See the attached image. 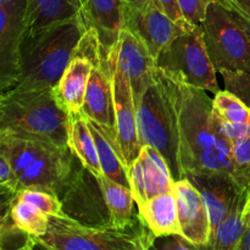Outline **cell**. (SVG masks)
<instances>
[{
	"label": "cell",
	"instance_id": "1",
	"mask_svg": "<svg viewBox=\"0 0 250 250\" xmlns=\"http://www.w3.org/2000/svg\"><path fill=\"white\" fill-rule=\"evenodd\" d=\"M165 75L170 84L183 177L200 173H232L231 144L224 141L215 128L212 99L205 90Z\"/></svg>",
	"mask_w": 250,
	"mask_h": 250
},
{
	"label": "cell",
	"instance_id": "2",
	"mask_svg": "<svg viewBox=\"0 0 250 250\" xmlns=\"http://www.w3.org/2000/svg\"><path fill=\"white\" fill-rule=\"evenodd\" d=\"M0 155L11 164L21 189H44L59 198L75 170L76 156L68 146L7 131H0Z\"/></svg>",
	"mask_w": 250,
	"mask_h": 250
},
{
	"label": "cell",
	"instance_id": "3",
	"mask_svg": "<svg viewBox=\"0 0 250 250\" xmlns=\"http://www.w3.org/2000/svg\"><path fill=\"white\" fill-rule=\"evenodd\" d=\"M82 16L55 23L26 36L21 49L20 72L14 88H54L65 72L83 34Z\"/></svg>",
	"mask_w": 250,
	"mask_h": 250
},
{
	"label": "cell",
	"instance_id": "4",
	"mask_svg": "<svg viewBox=\"0 0 250 250\" xmlns=\"http://www.w3.org/2000/svg\"><path fill=\"white\" fill-rule=\"evenodd\" d=\"M70 114L58 102L54 88H10L0 99V131L36 137L68 146Z\"/></svg>",
	"mask_w": 250,
	"mask_h": 250
},
{
	"label": "cell",
	"instance_id": "5",
	"mask_svg": "<svg viewBox=\"0 0 250 250\" xmlns=\"http://www.w3.org/2000/svg\"><path fill=\"white\" fill-rule=\"evenodd\" d=\"M156 237L138 214L126 226L90 227L67 216H50L42 242L55 250H149Z\"/></svg>",
	"mask_w": 250,
	"mask_h": 250
},
{
	"label": "cell",
	"instance_id": "6",
	"mask_svg": "<svg viewBox=\"0 0 250 250\" xmlns=\"http://www.w3.org/2000/svg\"><path fill=\"white\" fill-rule=\"evenodd\" d=\"M141 146H150L165 158L173 180L183 178L178 160L175 112L168 78L158 67L153 83L134 100Z\"/></svg>",
	"mask_w": 250,
	"mask_h": 250
},
{
	"label": "cell",
	"instance_id": "7",
	"mask_svg": "<svg viewBox=\"0 0 250 250\" xmlns=\"http://www.w3.org/2000/svg\"><path fill=\"white\" fill-rule=\"evenodd\" d=\"M200 26L205 48L217 72L250 73V36L233 12L214 0Z\"/></svg>",
	"mask_w": 250,
	"mask_h": 250
},
{
	"label": "cell",
	"instance_id": "8",
	"mask_svg": "<svg viewBox=\"0 0 250 250\" xmlns=\"http://www.w3.org/2000/svg\"><path fill=\"white\" fill-rule=\"evenodd\" d=\"M156 66L171 77L197 89L217 93L216 70L209 58L202 26L180 34L156 59Z\"/></svg>",
	"mask_w": 250,
	"mask_h": 250
},
{
	"label": "cell",
	"instance_id": "9",
	"mask_svg": "<svg viewBox=\"0 0 250 250\" xmlns=\"http://www.w3.org/2000/svg\"><path fill=\"white\" fill-rule=\"evenodd\" d=\"M78 164L70 183L61 195L63 215L90 227L112 226L111 216L97 176Z\"/></svg>",
	"mask_w": 250,
	"mask_h": 250
},
{
	"label": "cell",
	"instance_id": "10",
	"mask_svg": "<svg viewBox=\"0 0 250 250\" xmlns=\"http://www.w3.org/2000/svg\"><path fill=\"white\" fill-rule=\"evenodd\" d=\"M102 53V45L93 29H87L78 43L72 59L68 62L65 72L54 93L61 106L68 114L82 112L85 90L92 75L95 60Z\"/></svg>",
	"mask_w": 250,
	"mask_h": 250
},
{
	"label": "cell",
	"instance_id": "11",
	"mask_svg": "<svg viewBox=\"0 0 250 250\" xmlns=\"http://www.w3.org/2000/svg\"><path fill=\"white\" fill-rule=\"evenodd\" d=\"M190 27L186 28L171 20L155 0H146L139 5H124V28L134 34L155 60L182 32Z\"/></svg>",
	"mask_w": 250,
	"mask_h": 250
},
{
	"label": "cell",
	"instance_id": "12",
	"mask_svg": "<svg viewBox=\"0 0 250 250\" xmlns=\"http://www.w3.org/2000/svg\"><path fill=\"white\" fill-rule=\"evenodd\" d=\"M28 0L0 4V88H14L20 72L21 49L27 33Z\"/></svg>",
	"mask_w": 250,
	"mask_h": 250
},
{
	"label": "cell",
	"instance_id": "13",
	"mask_svg": "<svg viewBox=\"0 0 250 250\" xmlns=\"http://www.w3.org/2000/svg\"><path fill=\"white\" fill-rule=\"evenodd\" d=\"M114 67L112 50H102L93 66L82 111L93 122L115 133Z\"/></svg>",
	"mask_w": 250,
	"mask_h": 250
},
{
	"label": "cell",
	"instance_id": "14",
	"mask_svg": "<svg viewBox=\"0 0 250 250\" xmlns=\"http://www.w3.org/2000/svg\"><path fill=\"white\" fill-rule=\"evenodd\" d=\"M114 100L117 146L127 168H129L138 158L142 146L139 142L136 103L131 82L126 73L116 65V60L114 67Z\"/></svg>",
	"mask_w": 250,
	"mask_h": 250
},
{
	"label": "cell",
	"instance_id": "15",
	"mask_svg": "<svg viewBox=\"0 0 250 250\" xmlns=\"http://www.w3.org/2000/svg\"><path fill=\"white\" fill-rule=\"evenodd\" d=\"M128 177L137 205L175 189L176 181L165 158L150 146H142L138 158L128 168Z\"/></svg>",
	"mask_w": 250,
	"mask_h": 250
},
{
	"label": "cell",
	"instance_id": "16",
	"mask_svg": "<svg viewBox=\"0 0 250 250\" xmlns=\"http://www.w3.org/2000/svg\"><path fill=\"white\" fill-rule=\"evenodd\" d=\"M116 65L129 78L134 100L153 83L158 66L146 46L127 29L122 28L119 41L112 49Z\"/></svg>",
	"mask_w": 250,
	"mask_h": 250
},
{
	"label": "cell",
	"instance_id": "17",
	"mask_svg": "<svg viewBox=\"0 0 250 250\" xmlns=\"http://www.w3.org/2000/svg\"><path fill=\"white\" fill-rule=\"evenodd\" d=\"M175 194L182 236L195 247L208 244L211 236V224L199 190L187 177H183L175 182Z\"/></svg>",
	"mask_w": 250,
	"mask_h": 250
},
{
	"label": "cell",
	"instance_id": "18",
	"mask_svg": "<svg viewBox=\"0 0 250 250\" xmlns=\"http://www.w3.org/2000/svg\"><path fill=\"white\" fill-rule=\"evenodd\" d=\"M197 187L208 208L211 232L227 216L243 190L229 172L200 173L187 176Z\"/></svg>",
	"mask_w": 250,
	"mask_h": 250
},
{
	"label": "cell",
	"instance_id": "19",
	"mask_svg": "<svg viewBox=\"0 0 250 250\" xmlns=\"http://www.w3.org/2000/svg\"><path fill=\"white\" fill-rule=\"evenodd\" d=\"M81 16L87 29L97 34L102 50L109 53L124 28V0H81Z\"/></svg>",
	"mask_w": 250,
	"mask_h": 250
},
{
	"label": "cell",
	"instance_id": "20",
	"mask_svg": "<svg viewBox=\"0 0 250 250\" xmlns=\"http://www.w3.org/2000/svg\"><path fill=\"white\" fill-rule=\"evenodd\" d=\"M138 215L155 237L181 234L175 189L137 205Z\"/></svg>",
	"mask_w": 250,
	"mask_h": 250
},
{
	"label": "cell",
	"instance_id": "21",
	"mask_svg": "<svg viewBox=\"0 0 250 250\" xmlns=\"http://www.w3.org/2000/svg\"><path fill=\"white\" fill-rule=\"evenodd\" d=\"M247 207H248V192L243 190L239 194L231 211L211 232L208 244L203 247H195L197 250H236L238 248L248 227Z\"/></svg>",
	"mask_w": 250,
	"mask_h": 250
},
{
	"label": "cell",
	"instance_id": "22",
	"mask_svg": "<svg viewBox=\"0 0 250 250\" xmlns=\"http://www.w3.org/2000/svg\"><path fill=\"white\" fill-rule=\"evenodd\" d=\"M89 126L93 132L95 146H97L103 175L119 185L131 188L128 168L125 164L121 151L117 146L116 134L93 122L92 120H89Z\"/></svg>",
	"mask_w": 250,
	"mask_h": 250
},
{
	"label": "cell",
	"instance_id": "23",
	"mask_svg": "<svg viewBox=\"0 0 250 250\" xmlns=\"http://www.w3.org/2000/svg\"><path fill=\"white\" fill-rule=\"evenodd\" d=\"M67 144L83 167L87 168L97 177L103 176L97 146L89 126V120L83 114V111L70 114Z\"/></svg>",
	"mask_w": 250,
	"mask_h": 250
},
{
	"label": "cell",
	"instance_id": "24",
	"mask_svg": "<svg viewBox=\"0 0 250 250\" xmlns=\"http://www.w3.org/2000/svg\"><path fill=\"white\" fill-rule=\"evenodd\" d=\"M98 181L110 211L112 226L121 227L128 225L138 214V210L136 211L137 203L131 188L119 185L104 175L98 177Z\"/></svg>",
	"mask_w": 250,
	"mask_h": 250
},
{
	"label": "cell",
	"instance_id": "25",
	"mask_svg": "<svg viewBox=\"0 0 250 250\" xmlns=\"http://www.w3.org/2000/svg\"><path fill=\"white\" fill-rule=\"evenodd\" d=\"M81 0H45L27 17L26 36L81 15Z\"/></svg>",
	"mask_w": 250,
	"mask_h": 250
},
{
	"label": "cell",
	"instance_id": "26",
	"mask_svg": "<svg viewBox=\"0 0 250 250\" xmlns=\"http://www.w3.org/2000/svg\"><path fill=\"white\" fill-rule=\"evenodd\" d=\"M2 215H6L16 229L29 237L41 238L48 231L50 217L33 204L17 197L9 207L2 209Z\"/></svg>",
	"mask_w": 250,
	"mask_h": 250
},
{
	"label": "cell",
	"instance_id": "27",
	"mask_svg": "<svg viewBox=\"0 0 250 250\" xmlns=\"http://www.w3.org/2000/svg\"><path fill=\"white\" fill-rule=\"evenodd\" d=\"M212 111L217 119L231 124L250 125V109L233 93L227 89L215 93Z\"/></svg>",
	"mask_w": 250,
	"mask_h": 250
},
{
	"label": "cell",
	"instance_id": "28",
	"mask_svg": "<svg viewBox=\"0 0 250 250\" xmlns=\"http://www.w3.org/2000/svg\"><path fill=\"white\" fill-rule=\"evenodd\" d=\"M232 176L242 189L250 188V136L231 146Z\"/></svg>",
	"mask_w": 250,
	"mask_h": 250
},
{
	"label": "cell",
	"instance_id": "29",
	"mask_svg": "<svg viewBox=\"0 0 250 250\" xmlns=\"http://www.w3.org/2000/svg\"><path fill=\"white\" fill-rule=\"evenodd\" d=\"M19 199L31 203L34 207L38 208L44 214L50 216H63L62 203L61 199L54 193L44 189H36V188H26L21 189L16 195Z\"/></svg>",
	"mask_w": 250,
	"mask_h": 250
},
{
	"label": "cell",
	"instance_id": "30",
	"mask_svg": "<svg viewBox=\"0 0 250 250\" xmlns=\"http://www.w3.org/2000/svg\"><path fill=\"white\" fill-rule=\"evenodd\" d=\"M225 89L242 99L250 109V73L243 71H221Z\"/></svg>",
	"mask_w": 250,
	"mask_h": 250
},
{
	"label": "cell",
	"instance_id": "31",
	"mask_svg": "<svg viewBox=\"0 0 250 250\" xmlns=\"http://www.w3.org/2000/svg\"><path fill=\"white\" fill-rule=\"evenodd\" d=\"M214 0H177L186 21L193 26H200L205 19L207 9Z\"/></svg>",
	"mask_w": 250,
	"mask_h": 250
},
{
	"label": "cell",
	"instance_id": "32",
	"mask_svg": "<svg viewBox=\"0 0 250 250\" xmlns=\"http://www.w3.org/2000/svg\"><path fill=\"white\" fill-rule=\"evenodd\" d=\"M215 128L217 133L224 141H226L229 144L236 143L237 141L246 138L250 136V125H239V124H231V122L222 121L217 119L214 115Z\"/></svg>",
	"mask_w": 250,
	"mask_h": 250
},
{
	"label": "cell",
	"instance_id": "33",
	"mask_svg": "<svg viewBox=\"0 0 250 250\" xmlns=\"http://www.w3.org/2000/svg\"><path fill=\"white\" fill-rule=\"evenodd\" d=\"M149 250H197V248L181 234H171L156 237Z\"/></svg>",
	"mask_w": 250,
	"mask_h": 250
},
{
	"label": "cell",
	"instance_id": "34",
	"mask_svg": "<svg viewBox=\"0 0 250 250\" xmlns=\"http://www.w3.org/2000/svg\"><path fill=\"white\" fill-rule=\"evenodd\" d=\"M233 12L246 29H250V0H215Z\"/></svg>",
	"mask_w": 250,
	"mask_h": 250
},
{
	"label": "cell",
	"instance_id": "35",
	"mask_svg": "<svg viewBox=\"0 0 250 250\" xmlns=\"http://www.w3.org/2000/svg\"><path fill=\"white\" fill-rule=\"evenodd\" d=\"M155 2L171 20L177 22V23L181 24L182 27H186V28H187V27L193 26V24L188 23V22L186 21L177 0H155Z\"/></svg>",
	"mask_w": 250,
	"mask_h": 250
},
{
	"label": "cell",
	"instance_id": "36",
	"mask_svg": "<svg viewBox=\"0 0 250 250\" xmlns=\"http://www.w3.org/2000/svg\"><path fill=\"white\" fill-rule=\"evenodd\" d=\"M28 249L29 250H55L51 248V247H49L48 244L44 243V242H42L41 239L36 238V237H29Z\"/></svg>",
	"mask_w": 250,
	"mask_h": 250
},
{
	"label": "cell",
	"instance_id": "37",
	"mask_svg": "<svg viewBox=\"0 0 250 250\" xmlns=\"http://www.w3.org/2000/svg\"><path fill=\"white\" fill-rule=\"evenodd\" d=\"M242 247H243L244 250H250V221L248 222L246 234H244L243 241H242Z\"/></svg>",
	"mask_w": 250,
	"mask_h": 250
},
{
	"label": "cell",
	"instance_id": "38",
	"mask_svg": "<svg viewBox=\"0 0 250 250\" xmlns=\"http://www.w3.org/2000/svg\"><path fill=\"white\" fill-rule=\"evenodd\" d=\"M44 1H45V0H28V15L31 14L37 6H39V5Z\"/></svg>",
	"mask_w": 250,
	"mask_h": 250
},
{
	"label": "cell",
	"instance_id": "39",
	"mask_svg": "<svg viewBox=\"0 0 250 250\" xmlns=\"http://www.w3.org/2000/svg\"><path fill=\"white\" fill-rule=\"evenodd\" d=\"M146 0H124V5H139Z\"/></svg>",
	"mask_w": 250,
	"mask_h": 250
},
{
	"label": "cell",
	"instance_id": "40",
	"mask_svg": "<svg viewBox=\"0 0 250 250\" xmlns=\"http://www.w3.org/2000/svg\"><path fill=\"white\" fill-rule=\"evenodd\" d=\"M247 219L250 221V199H248V207H247Z\"/></svg>",
	"mask_w": 250,
	"mask_h": 250
},
{
	"label": "cell",
	"instance_id": "41",
	"mask_svg": "<svg viewBox=\"0 0 250 250\" xmlns=\"http://www.w3.org/2000/svg\"><path fill=\"white\" fill-rule=\"evenodd\" d=\"M236 250H244V249H243V247H242V243H241V246H239L238 248H237Z\"/></svg>",
	"mask_w": 250,
	"mask_h": 250
},
{
	"label": "cell",
	"instance_id": "42",
	"mask_svg": "<svg viewBox=\"0 0 250 250\" xmlns=\"http://www.w3.org/2000/svg\"><path fill=\"white\" fill-rule=\"evenodd\" d=\"M247 192H248V199H250V188L248 190H247Z\"/></svg>",
	"mask_w": 250,
	"mask_h": 250
},
{
	"label": "cell",
	"instance_id": "43",
	"mask_svg": "<svg viewBox=\"0 0 250 250\" xmlns=\"http://www.w3.org/2000/svg\"><path fill=\"white\" fill-rule=\"evenodd\" d=\"M5 1H7V0H0V4H4Z\"/></svg>",
	"mask_w": 250,
	"mask_h": 250
},
{
	"label": "cell",
	"instance_id": "44",
	"mask_svg": "<svg viewBox=\"0 0 250 250\" xmlns=\"http://www.w3.org/2000/svg\"><path fill=\"white\" fill-rule=\"evenodd\" d=\"M28 241H29V239H28ZM26 250H29V249H28V243H27V247H26Z\"/></svg>",
	"mask_w": 250,
	"mask_h": 250
},
{
	"label": "cell",
	"instance_id": "45",
	"mask_svg": "<svg viewBox=\"0 0 250 250\" xmlns=\"http://www.w3.org/2000/svg\"><path fill=\"white\" fill-rule=\"evenodd\" d=\"M27 247V246H26ZM26 247H24V248H22V249H17V250H26Z\"/></svg>",
	"mask_w": 250,
	"mask_h": 250
}]
</instances>
